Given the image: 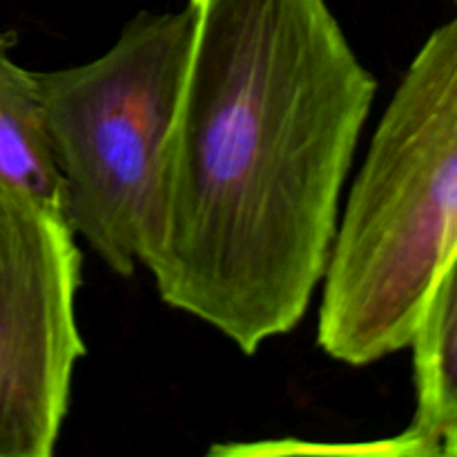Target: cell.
Returning a JSON list of instances; mask_svg holds the SVG:
<instances>
[{
    "mask_svg": "<svg viewBox=\"0 0 457 457\" xmlns=\"http://www.w3.org/2000/svg\"><path fill=\"white\" fill-rule=\"evenodd\" d=\"M195 40L143 266L253 355L324 281L378 80L326 0H190Z\"/></svg>",
    "mask_w": 457,
    "mask_h": 457,
    "instance_id": "obj_1",
    "label": "cell"
},
{
    "mask_svg": "<svg viewBox=\"0 0 457 457\" xmlns=\"http://www.w3.org/2000/svg\"><path fill=\"white\" fill-rule=\"evenodd\" d=\"M457 250V16L406 70L357 172L324 275L321 351L366 366L411 344Z\"/></svg>",
    "mask_w": 457,
    "mask_h": 457,
    "instance_id": "obj_2",
    "label": "cell"
},
{
    "mask_svg": "<svg viewBox=\"0 0 457 457\" xmlns=\"http://www.w3.org/2000/svg\"><path fill=\"white\" fill-rule=\"evenodd\" d=\"M195 21L190 0L179 12H141L94 61L36 71L62 217L120 277L134 275L150 248Z\"/></svg>",
    "mask_w": 457,
    "mask_h": 457,
    "instance_id": "obj_3",
    "label": "cell"
},
{
    "mask_svg": "<svg viewBox=\"0 0 457 457\" xmlns=\"http://www.w3.org/2000/svg\"><path fill=\"white\" fill-rule=\"evenodd\" d=\"M80 253L65 219L0 187V457H49L85 342Z\"/></svg>",
    "mask_w": 457,
    "mask_h": 457,
    "instance_id": "obj_4",
    "label": "cell"
},
{
    "mask_svg": "<svg viewBox=\"0 0 457 457\" xmlns=\"http://www.w3.org/2000/svg\"><path fill=\"white\" fill-rule=\"evenodd\" d=\"M418 409L413 424L386 442L391 455H442L457 437V250L428 290L413 337Z\"/></svg>",
    "mask_w": 457,
    "mask_h": 457,
    "instance_id": "obj_5",
    "label": "cell"
},
{
    "mask_svg": "<svg viewBox=\"0 0 457 457\" xmlns=\"http://www.w3.org/2000/svg\"><path fill=\"white\" fill-rule=\"evenodd\" d=\"M16 34L0 31V187L62 217V187L45 129L36 71L13 58ZM65 219V217H62Z\"/></svg>",
    "mask_w": 457,
    "mask_h": 457,
    "instance_id": "obj_6",
    "label": "cell"
},
{
    "mask_svg": "<svg viewBox=\"0 0 457 457\" xmlns=\"http://www.w3.org/2000/svg\"><path fill=\"white\" fill-rule=\"evenodd\" d=\"M442 455H457V437L449 442V445L445 446V451H442Z\"/></svg>",
    "mask_w": 457,
    "mask_h": 457,
    "instance_id": "obj_7",
    "label": "cell"
},
{
    "mask_svg": "<svg viewBox=\"0 0 457 457\" xmlns=\"http://www.w3.org/2000/svg\"><path fill=\"white\" fill-rule=\"evenodd\" d=\"M453 3H455V4H457V0H453Z\"/></svg>",
    "mask_w": 457,
    "mask_h": 457,
    "instance_id": "obj_8",
    "label": "cell"
}]
</instances>
